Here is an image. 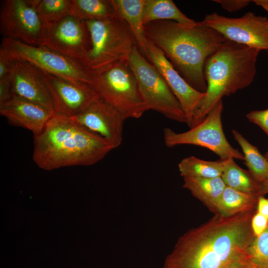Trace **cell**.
<instances>
[{
	"instance_id": "24",
	"label": "cell",
	"mask_w": 268,
	"mask_h": 268,
	"mask_svg": "<svg viewBox=\"0 0 268 268\" xmlns=\"http://www.w3.org/2000/svg\"><path fill=\"white\" fill-rule=\"evenodd\" d=\"M157 20H172L182 23L196 22L182 13L171 0H146L143 24Z\"/></svg>"
},
{
	"instance_id": "26",
	"label": "cell",
	"mask_w": 268,
	"mask_h": 268,
	"mask_svg": "<svg viewBox=\"0 0 268 268\" xmlns=\"http://www.w3.org/2000/svg\"><path fill=\"white\" fill-rule=\"evenodd\" d=\"M47 30L70 15V0H33Z\"/></svg>"
},
{
	"instance_id": "21",
	"label": "cell",
	"mask_w": 268,
	"mask_h": 268,
	"mask_svg": "<svg viewBox=\"0 0 268 268\" xmlns=\"http://www.w3.org/2000/svg\"><path fill=\"white\" fill-rule=\"evenodd\" d=\"M116 14L110 0H70V15L81 20H103Z\"/></svg>"
},
{
	"instance_id": "4",
	"label": "cell",
	"mask_w": 268,
	"mask_h": 268,
	"mask_svg": "<svg viewBox=\"0 0 268 268\" xmlns=\"http://www.w3.org/2000/svg\"><path fill=\"white\" fill-rule=\"evenodd\" d=\"M260 51L227 40L207 59L204 67L206 91L194 110L190 128L201 123L224 96L251 85Z\"/></svg>"
},
{
	"instance_id": "23",
	"label": "cell",
	"mask_w": 268,
	"mask_h": 268,
	"mask_svg": "<svg viewBox=\"0 0 268 268\" xmlns=\"http://www.w3.org/2000/svg\"><path fill=\"white\" fill-rule=\"evenodd\" d=\"M234 139L243 151L245 163L255 180L260 184L268 178V160L258 148L252 145L239 132L233 130Z\"/></svg>"
},
{
	"instance_id": "12",
	"label": "cell",
	"mask_w": 268,
	"mask_h": 268,
	"mask_svg": "<svg viewBox=\"0 0 268 268\" xmlns=\"http://www.w3.org/2000/svg\"><path fill=\"white\" fill-rule=\"evenodd\" d=\"M42 46L59 53L86 69V58L90 48V40L85 21L71 15L66 17L47 29Z\"/></svg>"
},
{
	"instance_id": "19",
	"label": "cell",
	"mask_w": 268,
	"mask_h": 268,
	"mask_svg": "<svg viewBox=\"0 0 268 268\" xmlns=\"http://www.w3.org/2000/svg\"><path fill=\"white\" fill-rule=\"evenodd\" d=\"M183 178V188L215 213L217 202L226 187L221 177Z\"/></svg>"
},
{
	"instance_id": "17",
	"label": "cell",
	"mask_w": 268,
	"mask_h": 268,
	"mask_svg": "<svg viewBox=\"0 0 268 268\" xmlns=\"http://www.w3.org/2000/svg\"><path fill=\"white\" fill-rule=\"evenodd\" d=\"M54 114L39 104L13 96L0 104V114L10 125L30 131L34 135L41 132Z\"/></svg>"
},
{
	"instance_id": "36",
	"label": "cell",
	"mask_w": 268,
	"mask_h": 268,
	"mask_svg": "<svg viewBox=\"0 0 268 268\" xmlns=\"http://www.w3.org/2000/svg\"><path fill=\"white\" fill-rule=\"evenodd\" d=\"M267 25H268V22H267Z\"/></svg>"
},
{
	"instance_id": "1",
	"label": "cell",
	"mask_w": 268,
	"mask_h": 268,
	"mask_svg": "<svg viewBox=\"0 0 268 268\" xmlns=\"http://www.w3.org/2000/svg\"><path fill=\"white\" fill-rule=\"evenodd\" d=\"M254 210L229 217L218 214L181 235L162 268H256L248 249L255 237Z\"/></svg>"
},
{
	"instance_id": "25",
	"label": "cell",
	"mask_w": 268,
	"mask_h": 268,
	"mask_svg": "<svg viewBox=\"0 0 268 268\" xmlns=\"http://www.w3.org/2000/svg\"><path fill=\"white\" fill-rule=\"evenodd\" d=\"M225 159L207 161L191 156L183 159L178 164L180 175L183 178H212L221 177Z\"/></svg>"
},
{
	"instance_id": "37",
	"label": "cell",
	"mask_w": 268,
	"mask_h": 268,
	"mask_svg": "<svg viewBox=\"0 0 268 268\" xmlns=\"http://www.w3.org/2000/svg\"><path fill=\"white\" fill-rule=\"evenodd\" d=\"M266 158H267V159H268V157H266Z\"/></svg>"
},
{
	"instance_id": "14",
	"label": "cell",
	"mask_w": 268,
	"mask_h": 268,
	"mask_svg": "<svg viewBox=\"0 0 268 268\" xmlns=\"http://www.w3.org/2000/svg\"><path fill=\"white\" fill-rule=\"evenodd\" d=\"M70 118L104 138L114 148L123 141L124 123L126 119L116 109L99 97L84 112Z\"/></svg>"
},
{
	"instance_id": "35",
	"label": "cell",
	"mask_w": 268,
	"mask_h": 268,
	"mask_svg": "<svg viewBox=\"0 0 268 268\" xmlns=\"http://www.w3.org/2000/svg\"><path fill=\"white\" fill-rule=\"evenodd\" d=\"M252 1L268 12V0H253Z\"/></svg>"
},
{
	"instance_id": "28",
	"label": "cell",
	"mask_w": 268,
	"mask_h": 268,
	"mask_svg": "<svg viewBox=\"0 0 268 268\" xmlns=\"http://www.w3.org/2000/svg\"><path fill=\"white\" fill-rule=\"evenodd\" d=\"M249 121L260 127L268 136V109L252 111L246 115ZM268 157V151L264 155Z\"/></svg>"
},
{
	"instance_id": "9",
	"label": "cell",
	"mask_w": 268,
	"mask_h": 268,
	"mask_svg": "<svg viewBox=\"0 0 268 268\" xmlns=\"http://www.w3.org/2000/svg\"><path fill=\"white\" fill-rule=\"evenodd\" d=\"M223 107L221 100L201 123L185 132L178 133L165 128L163 137L165 145L168 147L184 144L200 146L211 150L220 159L244 160L243 154L233 148L224 135L221 121Z\"/></svg>"
},
{
	"instance_id": "34",
	"label": "cell",
	"mask_w": 268,
	"mask_h": 268,
	"mask_svg": "<svg viewBox=\"0 0 268 268\" xmlns=\"http://www.w3.org/2000/svg\"><path fill=\"white\" fill-rule=\"evenodd\" d=\"M268 194V178L260 184V195Z\"/></svg>"
},
{
	"instance_id": "16",
	"label": "cell",
	"mask_w": 268,
	"mask_h": 268,
	"mask_svg": "<svg viewBox=\"0 0 268 268\" xmlns=\"http://www.w3.org/2000/svg\"><path fill=\"white\" fill-rule=\"evenodd\" d=\"M12 61L9 76L11 96L23 98L53 110L49 89L43 77V72L22 60Z\"/></svg>"
},
{
	"instance_id": "11",
	"label": "cell",
	"mask_w": 268,
	"mask_h": 268,
	"mask_svg": "<svg viewBox=\"0 0 268 268\" xmlns=\"http://www.w3.org/2000/svg\"><path fill=\"white\" fill-rule=\"evenodd\" d=\"M268 18L248 12L237 18L214 12L201 21L227 40L261 50H268Z\"/></svg>"
},
{
	"instance_id": "29",
	"label": "cell",
	"mask_w": 268,
	"mask_h": 268,
	"mask_svg": "<svg viewBox=\"0 0 268 268\" xmlns=\"http://www.w3.org/2000/svg\"><path fill=\"white\" fill-rule=\"evenodd\" d=\"M268 226V219L257 212L253 215L251 220V227L255 236L262 233Z\"/></svg>"
},
{
	"instance_id": "13",
	"label": "cell",
	"mask_w": 268,
	"mask_h": 268,
	"mask_svg": "<svg viewBox=\"0 0 268 268\" xmlns=\"http://www.w3.org/2000/svg\"><path fill=\"white\" fill-rule=\"evenodd\" d=\"M53 102L54 113L71 118L84 112L98 96L87 83H75L43 72Z\"/></svg>"
},
{
	"instance_id": "20",
	"label": "cell",
	"mask_w": 268,
	"mask_h": 268,
	"mask_svg": "<svg viewBox=\"0 0 268 268\" xmlns=\"http://www.w3.org/2000/svg\"><path fill=\"white\" fill-rule=\"evenodd\" d=\"M259 196L226 186L217 202L215 214L229 217L254 210L257 205Z\"/></svg>"
},
{
	"instance_id": "33",
	"label": "cell",
	"mask_w": 268,
	"mask_h": 268,
	"mask_svg": "<svg viewBox=\"0 0 268 268\" xmlns=\"http://www.w3.org/2000/svg\"><path fill=\"white\" fill-rule=\"evenodd\" d=\"M257 212L268 219V199L259 196L257 203Z\"/></svg>"
},
{
	"instance_id": "8",
	"label": "cell",
	"mask_w": 268,
	"mask_h": 268,
	"mask_svg": "<svg viewBox=\"0 0 268 268\" xmlns=\"http://www.w3.org/2000/svg\"><path fill=\"white\" fill-rule=\"evenodd\" d=\"M11 60L26 61L43 72L75 83L90 84L88 71L82 66L43 46H31L19 41L2 38L0 45Z\"/></svg>"
},
{
	"instance_id": "5",
	"label": "cell",
	"mask_w": 268,
	"mask_h": 268,
	"mask_svg": "<svg viewBox=\"0 0 268 268\" xmlns=\"http://www.w3.org/2000/svg\"><path fill=\"white\" fill-rule=\"evenodd\" d=\"M87 71L89 85L98 97L116 109L126 119H138L149 110L142 99L135 76L128 63L117 62Z\"/></svg>"
},
{
	"instance_id": "30",
	"label": "cell",
	"mask_w": 268,
	"mask_h": 268,
	"mask_svg": "<svg viewBox=\"0 0 268 268\" xmlns=\"http://www.w3.org/2000/svg\"><path fill=\"white\" fill-rule=\"evenodd\" d=\"M225 10L229 12L239 10L247 6L252 1L249 0H214Z\"/></svg>"
},
{
	"instance_id": "38",
	"label": "cell",
	"mask_w": 268,
	"mask_h": 268,
	"mask_svg": "<svg viewBox=\"0 0 268 268\" xmlns=\"http://www.w3.org/2000/svg\"></svg>"
},
{
	"instance_id": "18",
	"label": "cell",
	"mask_w": 268,
	"mask_h": 268,
	"mask_svg": "<svg viewBox=\"0 0 268 268\" xmlns=\"http://www.w3.org/2000/svg\"><path fill=\"white\" fill-rule=\"evenodd\" d=\"M116 14L128 24L133 33L137 47L145 57L148 40L143 28L146 0H110Z\"/></svg>"
},
{
	"instance_id": "27",
	"label": "cell",
	"mask_w": 268,
	"mask_h": 268,
	"mask_svg": "<svg viewBox=\"0 0 268 268\" xmlns=\"http://www.w3.org/2000/svg\"><path fill=\"white\" fill-rule=\"evenodd\" d=\"M252 264L256 268H268V226L258 236H255L248 249Z\"/></svg>"
},
{
	"instance_id": "6",
	"label": "cell",
	"mask_w": 268,
	"mask_h": 268,
	"mask_svg": "<svg viewBox=\"0 0 268 268\" xmlns=\"http://www.w3.org/2000/svg\"><path fill=\"white\" fill-rule=\"evenodd\" d=\"M85 21L90 40L86 58L87 70L117 62L128 63L137 44L130 27L123 18L116 14L103 20Z\"/></svg>"
},
{
	"instance_id": "3",
	"label": "cell",
	"mask_w": 268,
	"mask_h": 268,
	"mask_svg": "<svg viewBox=\"0 0 268 268\" xmlns=\"http://www.w3.org/2000/svg\"><path fill=\"white\" fill-rule=\"evenodd\" d=\"M33 160L44 170L89 166L114 147L71 118L54 113L41 132L33 135Z\"/></svg>"
},
{
	"instance_id": "31",
	"label": "cell",
	"mask_w": 268,
	"mask_h": 268,
	"mask_svg": "<svg viewBox=\"0 0 268 268\" xmlns=\"http://www.w3.org/2000/svg\"><path fill=\"white\" fill-rule=\"evenodd\" d=\"M12 61L7 56L4 50L0 48V80L9 76Z\"/></svg>"
},
{
	"instance_id": "2",
	"label": "cell",
	"mask_w": 268,
	"mask_h": 268,
	"mask_svg": "<svg viewBox=\"0 0 268 268\" xmlns=\"http://www.w3.org/2000/svg\"><path fill=\"white\" fill-rule=\"evenodd\" d=\"M143 28L147 39L162 51L185 80L205 93V63L227 39L201 21L157 20L144 24Z\"/></svg>"
},
{
	"instance_id": "15",
	"label": "cell",
	"mask_w": 268,
	"mask_h": 268,
	"mask_svg": "<svg viewBox=\"0 0 268 268\" xmlns=\"http://www.w3.org/2000/svg\"><path fill=\"white\" fill-rule=\"evenodd\" d=\"M145 56L159 71L180 103L189 127L194 110L205 93L191 86L176 70L162 51L148 40Z\"/></svg>"
},
{
	"instance_id": "22",
	"label": "cell",
	"mask_w": 268,
	"mask_h": 268,
	"mask_svg": "<svg viewBox=\"0 0 268 268\" xmlns=\"http://www.w3.org/2000/svg\"><path fill=\"white\" fill-rule=\"evenodd\" d=\"M234 159H225L221 177L226 186L242 192L260 196V184L249 170L241 168Z\"/></svg>"
},
{
	"instance_id": "10",
	"label": "cell",
	"mask_w": 268,
	"mask_h": 268,
	"mask_svg": "<svg viewBox=\"0 0 268 268\" xmlns=\"http://www.w3.org/2000/svg\"><path fill=\"white\" fill-rule=\"evenodd\" d=\"M0 32L2 38L42 46L47 29L33 0H6L0 6Z\"/></svg>"
},
{
	"instance_id": "32",
	"label": "cell",
	"mask_w": 268,
	"mask_h": 268,
	"mask_svg": "<svg viewBox=\"0 0 268 268\" xmlns=\"http://www.w3.org/2000/svg\"><path fill=\"white\" fill-rule=\"evenodd\" d=\"M11 96L9 77L0 80V104H2Z\"/></svg>"
},
{
	"instance_id": "7",
	"label": "cell",
	"mask_w": 268,
	"mask_h": 268,
	"mask_svg": "<svg viewBox=\"0 0 268 268\" xmlns=\"http://www.w3.org/2000/svg\"><path fill=\"white\" fill-rule=\"evenodd\" d=\"M129 65L134 72L142 99L148 108L172 120L186 123L179 101L158 70L148 62L137 47L134 48Z\"/></svg>"
},
{
	"instance_id": "39",
	"label": "cell",
	"mask_w": 268,
	"mask_h": 268,
	"mask_svg": "<svg viewBox=\"0 0 268 268\" xmlns=\"http://www.w3.org/2000/svg\"></svg>"
}]
</instances>
